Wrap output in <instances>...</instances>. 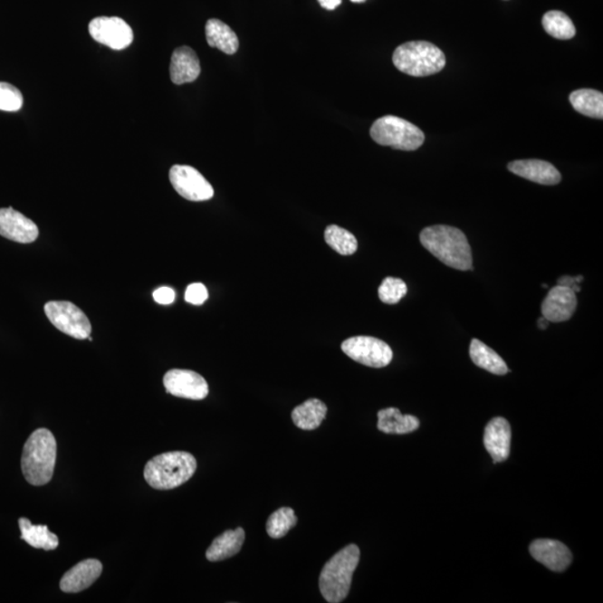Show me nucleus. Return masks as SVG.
Masks as SVG:
<instances>
[{"mask_svg": "<svg viewBox=\"0 0 603 603\" xmlns=\"http://www.w3.org/2000/svg\"><path fill=\"white\" fill-rule=\"evenodd\" d=\"M392 62L402 73L424 78L442 71L446 65V57L432 43L415 41L397 47Z\"/></svg>", "mask_w": 603, "mask_h": 603, "instance_id": "39448f33", "label": "nucleus"}, {"mask_svg": "<svg viewBox=\"0 0 603 603\" xmlns=\"http://www.w3.org/2000/svg\"><path fill=\"white\" fill-rule=\"evenodd\" d=\"M325 242L340 255L349 256L358 250V241L353 234L347 229L331 225L324 233Z\"/></svg>", "mask_w": 603, "mask_h": 603, "instance_id": "a878e982", "label": "nucleus"}, {"mask_svg": "<svg viewBox=\"0 0 603 603\" xmlns=\"http://www.w3.org/2000/svg\"><path fill=\"white\" fill-rule=\"evenodd\" d=\"M577 304V295L571 289L563 285L554 286L543 301L542 317L549 322H566L576 312Z\"/></svg>", "mask_w": 603, "mask_h": 603, "instance_id": "ddd939ff", "label": "nucleus"}, {"mask_svg": "<svg viewBox=\"0 0 603 603\" xmlns=\"http://www.w3.org/2000/svg\"><path fill=\"white\" fill-rule=\"evenodd\" d=\"M352 3H363L366 2V0H351Z\"/></svg>", "mask_w": 603, "mask_h": 603, "instance_id": "c9c22d12", "label": "nucleus"}, {"mask_svg": "<svg viewBox=\"0 0 603 603\" xmlns=\"http://www.w3.org/2000/svg\"><path fill=\"white\" fill-rule=\"evenodd\" d=\"M328 407L319 399H309L295 407L292 419L296 427L302 430H314L320 427L327 417Z\"/></svg>", "mask_w": 603, "mask_h": 603, "instance_id": "4be33fe9", "label": "nucleus"}, {"mask_svg": "<svg viewBox=\"0 0 603 603\" xmlns=\"http://www.w3.org/2000/svg\"><path fill=\"white\" fill-rule=\"evenodd\" d=\"M583 281L582 276H578V277H571V276H563L561 279H559L558 283L559 285H563L569 287V289H571L574 293H577V292L581 290L580 284L581 282Z\"/></svg>", "mask_w": 603, "mask_h": 603, "instance_id": "473e14b6", "label": "nucleus"}, {"mask_svg": "<svg viewBox=\"0 0 603 603\" xmlns=\"http://www.w3.org/2000/svg\"><path fill=\"white\" fill-rule=\"evenodd\" d=\"M570 102L577 112L593 119L603 118V95L599 91L582 89L570 94Z\"/></svg>", "mask_w": 603, "mask_h": 603, "instance_id": "393cba45", "label": "nucleus"}, {"mask_svg": "<svg viewBox=\"0 0 603 603\" xmlns=\"http://www.w3.org/2000/svg\"><path fill=\"white\" fill-rule=\"evenodd\" d=\"M509 170L522 178L540 185L553 186L561 181V174L557 168L543 160H516L511 162Z\"/></svg>", "mask_w": 603, "mask_h": 603, "instance_id": "f3484780", "label": "nucleus"}, {"mask_svg": "<svg viewBox=\"0 0 603 603\" xmlns=\"http://www.w3.org/2000/svg\"><path fill=\"white\" fill-rule=\"evenodd\" d=\"M549 323H550L549 321L547 319H545L544 317L539 319L538 324H539V327H540L541 330L547 329Z\"/></svg>", "mask_w": 603, "mask_h": 603, "instance_id": "f704fd0d", "label": "nucleus"}, {"mask_svg": "<svg viewBox=\"0 0 603 603\" xmlns=\"http://www.w3.org/2000/svg\"><path fill=\"white\" fill-rule=\"evenodd\" d=\"M208 299V290L204 284L193 283L187 287L185 300L190 304L201 305Z\"/></svg>", "mask_w": 603, "mask_h": 603, "instance_id": "7c9ffc66", "label": "nucleus"}, {"mask_svg": "<svg viewBox=\"0 0 603 603\" xmlns=\"http://www.w3.org/2000/svg\"><path fill=\"white\" fill-rule=\"evenodd\" d=\"M89 32L94 41L116 51L127 49L133 42L132 28L120 17L94 18Z\"/></svg>", "mask_w": 603, "mask_h": 603, "instance_id": "9d476101", "label": "nucleus"}, {"mask_svg": "<svg viewBox=\"0 0 603 603\" xmlns=\"http://www.w3.org/2000/svg\"><path fill=\"white\" fill-rule=\"evenodd\" d=\"M153 299L161 305H169L174 303L176 293L171 287L162 286L153 292Z\"/></svg>", "mask_w": 603, "mask_h": 603, "instance_id": "2f4dec72", "label": "nucleus"}, {"mask_svg": "<svg viewBox=\"0 0 603 603\" xmlns=\"http://www.w3.org/2000/svg\"><path fill=\"white\" fill-rule=\"evenodd\" d=\"M298 523L294 511L290 507H282L270 516L266 523L267 534L272 539L283 538Z\"/></svg>", "mask_w": 603, "mask_h": 603, "instance_id": "cd10ccee", "label": "nucleus"}, {"mask_svg": "<svg viewBox=\"0 0 603 603\" xmlns=\"http://www.w3.org/2000/svg\"><path fill=\"white\" fill-rule=\"evenodd\" d=\"M530 553L536 561L553 572L564 571L572 562L571 551L557 540H535L530 545Z\"/></svg>", "mask_w": 603, "mask_h": 603, "instance_id": "4468645a", "label": "nucleus"}, {"mask_svg": "<svg viewBox=\"0 0 603 603\" xmlns=\"http://www.w3.org/2000/svg\"><path fill=\"white\" fill-rule=\"evenodd\" d=\"M56 454V439L49 429H36L30 436L24 445L22 471L31 485L43 486L51 482L54 474Z\"/></svg>", "mask_w": 603, "mask_h": 603, "instance_id": "f03ea898", "label": "nucleus"}, {"mask_svg": "<svg viewBox=\"0 0 603 603\" xmlns=\"http://www.w3.org/2000/svg\"><path fill=\"white\" fill-rule=\"evenodd\" d=\"M318 2L321 6L328 9V11H333V9L337 8L339 5L341 4L342 0H318Z\"/></svg>", "mask_w": 603, "mask_h": 603, "instance_id": "72a5a7b5", "label": "nucleus"}, {"mask_svg": "<svg viewBox=\"0 0 603 603\" xmlns=\"http://www.w3.org/2000/svg\"><path fill=\"white\" fill-rule=\"evenodd\" d=\"M23 94L15 86L0 82V110L6 112H16L22 109Z\"/></svg>", "mask_w": 603, "mask_h": 603, "instance_id": "c756f323", "label": "nucleus"}, {"mask_svg": "<svg viewBox=\"0 0 603 603\" xmlns=\"http://www.w3.org/2000/svg\"><path fill=\"white\" fill-rule=\"evenodd\" d=\"M206 38L210 47H216L225 54L233 55L239 47L236 34L219 19H209L206 24Z\"/></svg>", "mask_w": 603, "mask_h": 603, "instance_id": "412c9836", "label": "nucleus"}, {"mask_svg": "<svg viewBox=\"0 0 603 603\" xmlns=\"http://www.w3.org/2000/svg\"><path fill=\"white\" fill-rule=\"evenodd\" d=\"M420 421L411 415H402L397 408L382 409L378 413V429L385 434L405 435L416 432Z\"/></svg>", "mask_w": 603, "mask_h": 603, "instance_id": "aec40b11", "label": "nucleus"}, {"mask_svg": "<svg viewBox=\"0 0 603 603\" xmlns=\"http://www.w3.org/2000/svg\"><path fill=\"white\" fill-rule=\"evenodd\" d=\"M197 469V461L186 452H169L150 459L145 467V478L152 488L174 490L188 482Z\"/></svg>", "mask_w": 603, "mask_h": 603, "instance_id": "20e7f679", "label": "nucleus"}, {"mask_svg": "<svg viewBox=\"0 0 603 603\" xmlns=\"http://www.w3.org/2000/svg\"><path fill=\"white\" fill-rule=\"evenodd\" d=\"M370 136L378 145L404 151L417 150L425 142V134L418 127L395 116L378 119L372 124Z\"/></svg>", "mask_w": 603, "mask_h": 603, "instance_id": "423d86ee", "label": "nucleus"}, {"mask_svg": "<svg viewBox=\"0 0 603 603\" xmlns=\"http://www.w3.org/2000/svg\"><path fill=\"white\" fill-rule=\"evenodd\" d=\"M168 394L179 398L203 400L209 394L207 381L199 373L183 368H172L164 377Z\"/></svg>", "mask_w": 603, "mask_h": 603, "instance_id": "9b49d317", "label": "nucleus"}, {"mask_svg": "<svg viewBox=\"0 0 603 603\" xmlns=\"http://www.w3.org/2000/svg\"><path fill=\"white\" fill-rule=\"evenodd\" d=\"M18 523L22 540L31 547L45 550V551H53L59 547V536L52 533L46 525H34L30 520L25 518L19 519Z\"/></svg>", "mask_w": 603, "mask_h": 603, "instance_id": "5701e85b", "label": "nucleus"}, {"mask_svg": "<svg viewBox=\"0 0 603 603\" xmlns=\"http://www.w3.org/2000/svg\"><path fill=\"white\" fill-rule=\"evenodd\" d=\"M46 317L61 332L70 337L85 340L92 332V325L82 310L71 302L51 301L44 306Z\"/></svg>", "mask_w": 603, "mask_h": 603, "instance_id": "0eeeda50", "label": "nucleus"}, {"mask_svg": "<svg viewBox=\"0 0 603 603\" xmlns=\"http://www.w3.org/2000/svg\"><path fill=\"white\" fill-rule=\"evenodd\" d=\"M360 561V549L348 545L325 564L320 574V591L330 603L342 602L350 591L354 571Z\"/></svg>", "mask_w": 603, "mask_h": 603, "instance_id": "7ed1b4c3", "label": "nucleus"}, {"mask_svg": "<svg viewBox=\"0 0 603 603\" xmlns=\"http://www.w3.org/2000/svg\"><path fill=\"white\" fill-rule=\"evenodd\" d=\"M102 570V563L99 560H84L64 574L60 583L61 590L66 593L83 591L98 580Z\"/></svg>", "mask_w": 603, "mask_h": 603, "instance_id": "dca6fc26", "label": "nucleus"}, {"mask_svg": "<svg viewBox=\"0 0 603 603\" xmlns=\"http://www.w3.org/2000/svg\"><path fill=\"white\" fill-rule=\"evenodd\" d=\"M420 243L445 265L458 271L473 270L471 245L458 228L437 225L423 229Z\"/></svg>", "mask_w": 603, "mask_h": 603, "instance_id": "f257e3e1", "label": "nucleus"}, {"mask_svg": "<svg viewBox=\"0 0 603 603\" xmlns=\"http://www.w3.org/2000/svg\"><path fill=\"white\" fill-rule=\"evenodd\" d=\"M172 187L181 197L190 201H206L214 197L213 186L197 169L175 165L169 171Z\"/></svg>", "mask_w": 603, "mask_h": 603, "instance_id": "1a4fd4ad", "label": "nucleus"}, {"mask_svg": "<svg viewBox=\"0 0 603 603\" xmlns=\"http://www.w3.org/2000/svg\"><path fill=\"white\" fill-rule=\"evenodd\" d=\"M407 291L404 281L387 277L379 287V299L386 304H397L405 298Z\"/></svg>", "mask_w": 603, "mask_h": 603, "instance_id": "c85d7f7f", "label": "nucleus"}, {"mask_svg": "<svg viewBox=\"0 0 603 603\" xmlns=\"http://www.w3.org/2000/svg\"><path fill=\"white\" fill-rule=\"evenodd\" d=\"M245 536V531L242 528L226 531L213 541L206 552V558L210 562H218L234 557L241 551Z\"/></svg>", "mask_w": 603, "mask_h": 603, "instance_id": "6ab92c4d", "label": "nucleus"}, {"mask_svg": "<svg viewBox=\"0 0 603 603\" xmlns=\"http://www.w3.org/2000/svg\"><path fill=\"white\" fill-rule=\"evenodd\" d=\"M469 356L472 361L477 367L484 368V370L493 373L496 376H504L509 373V368L499 354L493 349L487 347L485 343L480 340L473 339L471 348H469Z\"/></svg>", "mask_w": 603, "mask_h": 603, "instance_id": "b1692460", "label": "nucleus"}, {"mask_svg": "<svg viewBox=\"0 0 603 603\" xmlns=\"http://www.w3.org/2000/svg\"><path fill=\"white\" fill-rule=\"evenodd\" d=\"M201 67L197 54L188 46L178 47L172 53L170 78L177 85L191 83L198 79Z\"/></svg>", "mask_w": 603, "mask_h": 603, "instance_id": "a211bd4d", "label": "nucleus"}, {"mask_svg": "<svg viewBox=\"0 0 603 603\" xmlns=\"http://www.w3.org/2000/svg\"><path fill=\"white\" fill-rule=\"evenodd\" d=\"M38 234L37 225L22 213L9 207L0 209V234L9 241L21 244L35 242Z\"/></svg>", "mask_w": 603, "mask_h": 603, "instance_id": "f8f14e48", "label": "nucleus"}, {"mask_svg": "<svg viewBox=\"0 0 603 603\" xmlns=\"http://www.w3.org/2000/svg\"><path fill=\"white\" fill-rule=\"evenodd\" d=\"M511 426L509 421L502 417L492 419L487 424L484 433L486 451L491 455L493 462H505L511 453Z\"/></svg>", "mask_w": 603, "mask_h": 603, "instance_id": "2eb2a0df", "label": "nucleus"}, {"mask_svg": "<svg viewBox=\"0 0 603 603\" xmlns=\"http://www.w3.org/2000/svg\"><path fill=\"white\" fill-rule=\"evenodd\" d=\"M542 25L549 35L558 40H571L576 35V27L571 19L562 12L551 11L544 14Z\"/></svg>", "mask_w": 603, "mask_h": 603, "instance_id": "bb28decb", "label": "nucleus"}, {"mask_svg": "<svg viewBox=\"0 0 603 603\" xmlns=\"http://www.w3.org/2000/svg\"><path fill=\"white\" fill-rule=\"evenodd\" d=\"M341 349L352 360L370 368H385L394 358L391 348L385 341L372 337L348 339Z\"/></svg>", "mask_w": 603, "mask_h": 603, "instance_id": "6e6552de", "label": "nucleus"}]
</instances>
